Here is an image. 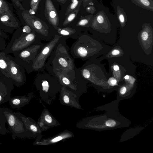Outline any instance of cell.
Here are the masks:
<instances>
[{"label": "cell", "instance_id": "obj_23", "mask_svg": "<svg viewBox=\"0 0 153 153\" xmlns=\"http://www.w3.org/2000/svg\"><path fill=\"white\" fill-rule=\"evenodd\" d=\"M148 33L146 31H144L142 34V38L143 40L145 41L148 39Z\"/></svg>", "mask_w": 153, "mask_h": 153}, {"label": "cell", "instance_id": "obj_34", "mask_svg": "<svg viewBox=\"0 0 153 153\" xmlns=\"http://www.w3.org/2000/svg\"><path fill=\"white\" fill-rule=\"evenodd\" d=\"M2 143H0V144H1Z\"/></svg>", "mask_w": 153, "mask_h": 153}, {"label": "cell", "instance_id": "obj_9", "mask_svg": "<svg viewBox=\"0 0 153 153\" xmlns=\"http://www.w3.org/2000/svg\"><path fill=\"white\" fill-rule=\"evenodd\" d=\"M16 114L23 121L27 129L31 133L33 137L39 134L40 131L33 120L30 117H25L20 112H17Z\"/></svg>", "mask_w": 153, "mask_h": 153}, {"label": "cell", "instance_id": "obj_19", "mask_svg": "<svg viewBox=\"0 0 153 153\" xmlns=\"http://www.w3.org/2000/svg\"><path fill=\"white\" fill-rule=\"evenodd\" d=\"M116 124L115 121L113 120H107L105 122V125L109 127H114Z\"/></svg>", "mask_w": 153, "mask_h": 153}, {"label": "cell", "instance_id": "obj_26", "mask_svg": "<svg viewBox=\"0 0 153 153\" xmlns=\"http://www.w3.org/2000/svg\"><path fill=\"white\" fill-rule=\"evenodd\" d=\"M119 19L121 23H123L125 22V19L124 16L122 14H120L119 15Z\"/></svg>", "mask_w": 153, "mask_h": 153}, {"label": "cell", "instance_id": "obj_20", "mask_svg": "<svg viewBox=\"0 0 153 153\" xmlns=\"http://www.w3.org/2000/svg\"><path fill=\"white\" fill-rule=\"evenodd\" d=\"M139 2L141 4L145 7H149L150 6V2L149 0H139Z\"/></svg>", "mask_w": 153, "mask_h": 153}, {"label": "cell", "instance_id": "obj_15", "mask_svg": "<svg viewBox=\"0 0 153 153\" xmlns=\"http://www.w3.org/2000/svg\"><path fill=\"white\" fill-rule=\"evenodd\" d=\"M7 121L4 114L0 108V134L5 135L7 131L5 123Z\"/></svg>", "mask_w": 153, "mask_h": 153}, {"label": "cell", "instance_id": "obj_1", "mask_svg": "<svg viewBox=\"0 0 153 153\" xmlns=\"http://www.w3.org/2000/svg\"><path fill=\"white\" fill-rule=\"evenodd\" d=\"M65 40L62 39L51 54L47 63L48 65H45L49 72L56 71L69 74L76 69L74 65V60L70 55V51L65 43Z\"/></svg>", "mask_w": 153, "mask_h": 153}, {"label": "cell", "instance_id": "obj_14", "mask_svg": "<svg viewBox=\"0 0 153 153\" xmlns=\"http://www.w3.org/2000/svg\"><path fill=\"white\" fill-rule=\"evenodd\" d=\"M70 132H65L59 134L56 137L54 136L51 138L47 139L43 141H46L47 142L46 143H54L64 139L73 137V135Z\"/></svg>", "mask_w": 153, "mask_h": 153}, {"label": "cell", "instance_id": "obj_2", "mask_svg": "<svg viewBox=\"0 0 153 153\" xmlns=\"http://www.w3.org/2000/svg\"><path fill=\"white\" fill-rule=\"evenodd\" d=\"M34 83L40 95L45 100L51 101L58 92H60L63 86L58 79L51 74L40 73L36 75Z\"/></svg>", "mask_w": 153, "mask_h": 153}, {"label": "cell", "instance_id": "obj_10", "mask_svg": "<svg viewBox=\"0 0 153 153\" xmlns=\"http://www.w3.org/2000/svg\"><path fill=\"white\" fill-rule=\"evenodd\" d=\"M32 96L33 94L31 93L27 96H19L10 97L9 100V104L13 108H20L28 103Z\"/></svg>", "mask_w": 153, "mask_h": 153}, {"label": "cell", "instance_id": "obj_16", "mask_svg": "<svg viewBox=\"0 0 153 153\" xmlns=\"http://www.w3.org/2000/svg\"><path fill=\"white\" fill-rule=\"evenodd\" d=\"M81 73H82L83 76L85 78L88 79L90 77V72L87 69H83L82 71L81 70Z\"/></svg>", "mask_w": 153, "mask_h": 153}, {"label": "cell", "instance_id": "obj_30", "mask_svg": "<svg viewBox=\"0 0 153 153\" xmlns=\"http://www.w3.org/2000/svg\"><path fill=\"white\" fill-rule=\"evenodd\" d=\"M120 53V51L117 49L114 50L112 52V54L114 55H116L119 54Z\"/></svg>", "mask_w": 153, "mask_h": 153}, {"label": "cell", "instance_id": "obj_18", "mask_svg": "<svg viewBox=\"0 0 153 153\" xmlns=\"http://www.w3.org/2000/svg\"><path fill=\"white\" fill-rule=\"evenodd\" d=\"M8 37V35L0 28V40L7 39Z\"/></svg>", "mask_w": 153, "mask_h": 153}, {"label": "cell", "instance_id": "obj_21", "mask_svg": "<svg viewBox=\"0 0 153 153\" xmlns=\"http://www.w3.org/2000/svg\"><path fill=\"white\" fill-rule=\"evenodd\" d=\"M6 46L5 40H0V51H2Z\"/></svg>", "mask_w": 153, "mask_h": 153}, {"label": "cell", "instance_id": "obj_3", "mask_svg": "<svg viewBox=\"0 0 153 153\" xmlns=\"http://www.w3.org/2000/svg\"><path fill=\"white\" fill-rule=\"evenodd\" d=\"M38 35L33 31L29 34L23 33L20 27L14 32L10 41L2 51L8 54L22 50L33 45L41 42Z\"/></svg>", "mask_w": 153, "mask_h": 153}, {"label": "cell", "instance_id": "obj_7", "mask_svg": "<svg viewBox=\"0 0 153 153\" xmlns=\"http://www.w3.org/2000/svg\"><path fill=\"white\" fill-rule=\"evenodd\" d=\"M6 54L8 59L9 78L14 85L17 87L23 85L27 80L25 69L14 57Z\"/></svg>", "mask_w": 153, "mask_h": 153}, {"label": "cell", "instance_id": "obj_33", "mask_svg": "<svg viewBox=\"0 0 153 153\" xmlns=\"http://www.w3.org/2000/svg\"><path fill=\"white\" fill-rule=\"evenodd\" d=\"M129 76L128 75H126L125 76V79H129Z\"/></svg>", "mask_w": 153, "mask_h": 153}, {"label": "cell", "instance_id": "obj_17", "mask_svg": "<svg viewBox=\"0 0 153 153\" xmlns=\"http://www.w3.org/2000/svg\"><path fill=\"white\" fill-rule=\"evenodd\" d=\"M33 25L34 28L37 30H41L42 28L41 23L39 21H35L33 23Z\"/></svg>", "mask_w": 153, "mask_h": 153}, {"label": "cell", "instance_id": "obj_25", "mask_svg": "<svg viewBox=\"0 0 153 153\" xmlns=\"http://www.w3.org/2000/svg\"><path fill=\"white\" fill-rule=\"evenodd\" d=\"M88 22V20L86 19H84L81 20L79 24L80 25L84 26Z\"/></svg>", "mask_w": 153, "mask_h": 153}, {"label": "cell", "instance_id": "obj_13", "mask_svg": "<svg viewBox=\"0 0 153 153\" xmlns=\"http://www.w3.org/2000/svg\"><path fill=\"white\" fill-rule=\"evenodd\" d=\"M49 112H45L43 113V115H41L40 117V120L39 124L44 123L45 126L44 127H52L54 125L56 126V123L54 122H56L54 120V118L52 117V116Z\"/></svg>", "mask_w": 153, "mask_h": 153}, {"label": "cell", "instance_id": "obj_12", "mask_svg": "<svg viewBox=\"0 0 153 153\" xmlns=\"http://www.w3.org/2000/svg\"><path fill=\"white\" fill-rule=\"evenodd\" d=\"M8 63V59L6 54L2 51H0V71L9 78Z\"/></svg>", "mask_w": 153, "mask_h": 153}, {"label": "cell", "instance_id": "obj_32", "mask_svg": "<svg viewBox=\"0 0 153 153\" xmlns=\"http://www.w3.org/2000/svg\"><path fill=\"white\" fill-rule=\"evenodd\" d=\"M113 68L114 69L115 71H117L119 69V67L117 65H115L114 66Z\"/></svg>", "mask_w": 153, "mask_h": 153}, {"label": "cell", "instance_id": "obj_6", "mask_svg": "<svg viewBox=\"0 0 153 153\" xmlns=\"http://www.w3.org/2000/svg\"><path fill=\"white\" fill-rule=\"evenodd\" d=\"M62 39L59 35H55L48 42L45 43L40 52L33 60L32 65L33 71L42 70L45 66V61L56 45Z\"/></svg>", "mask_w": 153, "mask_h": 153}, {"label": "cell", "instance_id": "obj_31", "mask_svg": "<svg viewBox=\"0 0 153 153\" xmlns=\"http://www.w3.org/2000/svg\"><path fill=\"white\" fill-rule=\"evenodd\" d=\"M50 16L52 18H54L56 16V13L55 11H52L50 13Z\"/></svg>", "mask_w": 153, "mask_h": 153}, {"label": "cell", "instance_id": "obj_4", "mask_svg": "<svg viewBox=\"0 0 153 153\" xmlns=\"http://www.w3.org/2000/svg\"><path fill=\"white\" fill-rule=\"evenodd\" d=\"M1 109L11 132L13 139H15L16 137H33L31 133L27 129L24 122L16 114V113L7 108H1Z\"/></svg>", "mask_w": 153, "mask_h": 153}, {"label": "cell", "instance_id": "obj_27", "mask_svg": "<svg viewBox=\"0 0 153 153\" xmlns=\"http://www.w3.org/2000/svg\"><path fill=\"white\" fill-rule=\"evenodd\" d=\"M78 4V1L77 0H74L73 2L71 4V9H74L76 6Z\"/></svg>", "mask_w": 153, "mask_h": 153}, {"label": "cell", "instance_id": "obj_8", "mask_svg": "<svg viewBox=\"0 0 153 153\" xmlns=\"http://www.w3.org/2000/svg\"><path fill=\"white\" fill-rule=\"evenodd\" d=\"M14 88V84L10 79L0 71V105L9 101Z\"/></svg>", "mask_w": 153, "mask_h": 153}, {"label": "cell", "instance_id": "obj_22", "mask_svg": "<svg viewBox=\"0 0 153 153\" xmlns=\"http://www.w3.org/2000/svg\"><path fill=\"white\" fill-rule=\"evenodd\" d=\"M108 82L109 85L111 86H114L116 84L117 81L113 78H111L109 79Z\"/></svg>", "mask_w": 153, "mask_h": 153}, {"label": "cell", "instance_id": "obj_29", "mask_svg": "<svg viewBox=\"0 0 153 153\" xmlns=\"http://www.w3.org/2000/svg\"><path fill=\"white\" fill-rule=\"evenodd\" d=\"M75 16L74 14H72L70 15L68 18V20L69 21H72L74 18H75Z\"/></svg>", "mask_w": 153, "mask_h": 153}, {"label": "cell", "instance_id": "obj_28", "mask_svg": "<svg viewBox=\"0 0 153 153\" xmlns=\"http://www.w3.org/2000/svg\"><path fill=\"white\" fill-rule=\"evenodd\" d=\"M126 87L123 86V87L120 89V93L122 94H124L126 92Z\"/></svg>", "mask_w": 153, "mask_h": 153}, {"label": "cell", "instance_id": "obj_5", "mask_svg": "<svg viewBox=\"0 0 153 153\" xmlns=\"http://www.w3.org/2000/svg\"><path fill=\"white\" fill-rule=\"evenodd\" d=\"M45 44L40 42L13 53L16 59L23 67L28 74L33 71V61Z\"/></svg>", "mask_w": 153, "mask_h": 153}, {"label": "cell", "instance_id": "obj_35", "mask_svg": "<svg viewBox=\"0 0 153 153\" xmlns=\"http://www.w3.org/2000/svg\"><path fill=\"white\" fill-rule=\"evenodd\" d=\"M21 0H19V1H21Z\"/></svg>", "mask_w": 153, "mask_h": 153}, {"label": "cell", "instance_id": "obj_24", "mask_svg": "<svg viewBox=\"0 0 153 153\" xmlns=\"http://www.w3.org/2000/svg\"><path fill=\"white\" fill-rule=\"evenodd\" d=\"M97 20L99 23L101 24L103 22L104 19L102 16L99 15L97 17Z\"/></svg>", "mask_w": 153, "mask_h": 153}, {"label": "cell", "instance_id": "obj_11", "mask_svg": "<svg viewBox=\"0 0 153 153\" xmlns=\"http://www.w3.org/2000/svg\"><path fill=\"white\" fill-rule=\"evenodd\" d=\"M6 15L16 16L12 4L6 0H0V16Z\"/></svg>", "mask_w": 153, "mask_h": 153}]
</instances>
